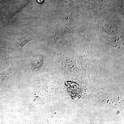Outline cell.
Wrapping results in <instances>:
<instances>
[{"label": "cell", "mask_w": 124, "mask_h": 124, "mask_svg": "<svg viewBox=\"0 0 124 124\" xmlns=\"http://www.w3.org/2000/svg\"><path fill=\"white\" fill-rule=\"evenodd\" d=\"M34 39V36L31 35L23 33L18 35L16 37L15 43L19 49L22 50L28 43Z\"/></svg>", "instance_id": "6da1fadb"}, {"label": "cell", "mask_w": 124, "mask_h": 124, "mask_svg": "<svg viewBox=\"0 0 124 124\" xmlns=\"http://www.w3.org/2000/svg\"><path fill=\"white\" fill-rule=\"evenodd\" d=\"M46 122H47V123L48 124H52V123H51V122H50L48 120H47V119H46Z\"/></svg>", "instance_id": "7a4b0ae2"}, {"label": "cell", "mask_w": 124, "mask_h": 124, "mask_svg": "<svg viewBox=\"0 0 124 124\" xmlns=\"http://www.w3.org/2000/svg\"><path fill=\"white\" fill-rule=\"evenodd\" d=\"M43 0H37L38 2L40 3H42V2H43Z\"/></svg>", "instance_id": "3957f363"}]
</instances>
